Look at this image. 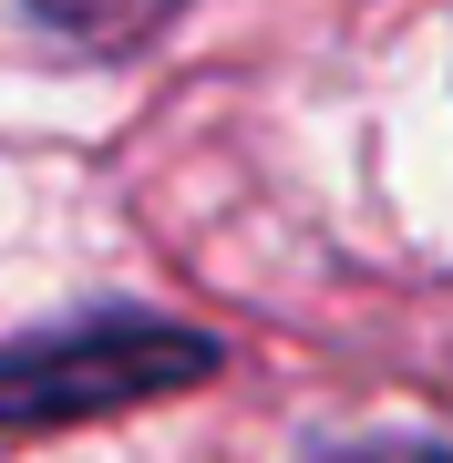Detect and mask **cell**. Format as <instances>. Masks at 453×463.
Instances as JSON below:
<instances>
[{
  "label": "cell",
  "instance_id": "obj_1",
  "mask_svg": "<svg viewBox=\"0 0 453 463\" xmlns=\"http://www.w3.org/2000/svg\"><path fill=\"white\" fill-rule=\"evenodd\" d=\"M32 11L52 32H72V42H135V32L165 21V0H32Z\"/></svg>",
  "mask_w": 453,
  "mask_h": 463
},
{
  "label": "cell",
  "instance_id": "obj_2",
  "mask_svg": "<svg viewBox=\"0 0 453 463\" xmlns=\"http://www.w3.org/2000/svg\"><path fill=\"white\" fill-rule=\"evenodd\" d=\"M340 463H453L443 443H361V453H340Z\"/></svg>",
  "mask_w": 453,
  "mask_h": 463
}]
</instances>
